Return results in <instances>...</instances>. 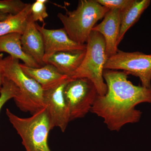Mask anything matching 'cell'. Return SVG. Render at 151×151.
<instances>
[{
	"label": "cell",
	"mask_w": 151,
	"mask_h": 151,
	"mask_svg": "<svg viewBox=\"0 0 151 151\" xmlns=\"http://www.w3.org/2000/svg\"><path fill=\"white\" fill-rule=\"evenodd\" d=\"M27 5L21 0H0V12L9 15L17 14Z\"/></svg>",
	"instance_id": "19"
},
{
	"label": "cell",
	"mask_w": 151,
	"mask_h": 151,
	"mask_svg": "<svg viewBox=\"0 0 151 151\" xmlns=\"http://www.w3.org/2000/svg\"><path fill=\"white\" fill-rule=\"evenodd\" d=\"M21 41L23 50L27 54L41 66L45 65L43 61L45 47L43 37L37 27L36 23L32 20L30 15Z\"/></svg>",
	"instance_id": "11"
},
{
	"label": "cell",
	"mask_w": 151,
	"mask_h": 151,
	"mask_svg": "<svg viewBox=\"0 0 151 151\" xmlns=\"http://www.w3.org/2000/svg\"><path fill=\"white\" fill-rule=\"evenodd\" d=\"M86 48L59 52L52 55L47 64L56 68L60 73L71 78L84 60Z\"/></svg>",
	"instance_id": "12"
},
{
	"label": "cell",
	"mask_w": 151,
	"mask_h": 151,
	"mask_svg": "<svg viewBox=\"0 0 151 151\" xmlns=\"http://www.w3.org/2000/svg\"><path fill=\"white\" fill-rule=\"evenodd\" d=\"M20 66L24 72L37 82L43 90L52 88L70 78L60 73L51 64H46L39 68L28 67L21 63Z\"/></svg>",
	"instance_id": "13"
},
{
	"label": "cell",
	"mask_w": 151,
	"mask_h": 151,
	"mask_svg": "<svg viewBox=\"0 0 151 151\" xmlns=\"http://www.w3.org/2000/svg\"><path fill=\"white\" fill-rule=\"evenodd\" d=\"M86 45L84 60L70 78H88L95 85L98 95L103 96L107 92L103 76L104 66L108 58L105 40L99 32L92 30Z\"/></svg>",
	"instance_id": "5"
},
{
	"label": "cell",
	"mask_w": 151,
	"mask_h": 151,
	"mask_svg": "<svg viewBox=\"0 0 151 151\" xmlns=\"http://www.w3.org/2000/svg\"><path fill=\"white\" fill-rule=\"evenodd\" d=\"M9 15H10L8 14L0 12V21L5 19Z\"/></svg>",
	"instance_id": "22"
},
{
	"label": "cell",
	"mask_w": 151,
	"mask_h": 151,
	"mask_svg": "<svg viewBox=\"0 0 151 151\" xmlns=\"http://www.w3.org/2000/svg\"><path fill=\"white\" fill-rule=\"evenodd\" d=\"M3 54L0 53V91L2 86L3 81L4 78V71L2 67V60H3Z\"/></svg>",
	"instance_id": "21"
},
{
	"label": "cell",
	"mask_w": 151,
	"mask_h": 151,
	"mask_svg": "<svg viewBox=\"0 0 151 151\" xmlns=\"http://www.w3.org/2000/svg\"><path fill=\"white\" fill-rule=\"evenodd\" d=\"M101 5L109 9H118L122 12L132 4L133 0H96Z\"/></svg>",
	"instance_id": "20"
},
{
	"label": "cell",
	"mask_w": 151,
	"mask_h": 151,
	"mask_svg": "<svg viewBox=\"0 0 151 151\" xmlns=\"http://www.w3.org/2000/svg\"><path fill=\"white\" fill-rule=\"evenodd\" d=\"M70 78L56 86L43 90L44 106L46 108L53 127L63 132L70 122V111L64 97V88Z\"/></svg>",
	"instance_id": "8"
},
{
	"label": "cell",
	"mask_w": 151,
	"mask_h": 151,
	"mask_svg": "<svg viewBox=\"0 0 151 151\" xmlns=\"http://www.w3.org/2000/svg\"><path fill=\"white\" fill-rule=\"evenodd\" d=\"M0 111L6 102L12 98L17 97L19 90L14 82L4 77L0 91Z\"/></svg>",
	"instance_id": "17"
},
{
	"label": "cell",
	"mask_w": 151,
	"mask_h": 151,
	"mask_svg": "<svg viewBox=\"0 0 151 151\" xmlns=\"http://www.w3.org/2000/svg\"><path fill=\"white\" fill-rule=\"evenodd\" d=\"M104 69L123 70L128 75L139 77L143 87L151 89V54L119 50L108 58Z\"/></svg>",
	"instance_id": "7"
},
{
	"label": "cell",
	"mask_w": 151,
	"mask_h": 151,
	"mask_svg": "<svg viewBox=\"0 0 151 151\" xmlns=\"http://www.w3.org/2000/svg\"><path fill=\"white\" fill-rule=\"evenodd\" d=\"M47 0H37L31 4L30 16L34 22L40 21L44 24L45 19L48 17L46 4Z\"/></svg>",
	"instance_id": "18"
},
{
	"label": "cell",
	"mask_w": 151,
	"mask_h": 151,
	"mask_svg": "<svg viewBox=\"0 0 151 151\" xmlns=\"http://www.w3.org/2000/svg\"><path fill=\"white\" fill-rule=\"evenodd\" d=\"M36 27L43 39L45 47L43 61L45 64L49 58L56 52L86 48V45L78 44L70 39L63 28L47 29L45 27V24L40 26L37 23Z\"/></svg>",
	"instance_id": "9"
},
{
	"label": "cell",
	"mask_w": 151,
	"mask_h": 151,
	"mask_svg": "<svg viewBox=\"0 0 151 151\" xmlns=\"http://www.w3.org/2000/svg\"><path fill=\"white\" fill-rule=\"evenodd\" d=\"M22 35L12 33L0 37V53L5 52L17 59L21 60L28 67L39 68L41 67L31 57L27 54L22 47Z\"/></svg>",
	"instance_id": "14"
},
{
	"label": "cell",
	"mask_w": 151,
	"mask_h": 151,
	"mask_svg": "<svg viewBox=\"0 0 151 151\" xmlns=\"http://www.w3.org/2000/svg\"><path fill=\"white\" fill-rule=\"evenodd\" d=\"M2 67L4 77L16 85L18 96L14 98L21 111L34 114L44 108L43 89L35 80L22 70L18 59L8 56L3 58Z\"/></svg>",
	"instance_id": "4"
},
{
	"label": "cell",
	"mask_w": 151,
	"mask_h": 151,
	"mask_svg": "<svg viewBox=\"0 0 151 151\" xmlns=\"http://www.w3.org/2000/svg\"><path fill=\"white\" fill-rule=\"evenodd\" d=\"M109 10L96 0H80L76 9L67 10L65 14L59 13L57 17L70 39L84 45L95 24Z\"/></svg>",
	"instance_id": "2"
},
{
	"label": "cell",
	"mask_w": 151,
	"mask_h": 151,
	"mask_svg": "<svg viewBox=\"0 0 151 151\" xmlns=\"http://www.w3.org/2000/svg\"><path fill=\"white\" fill-rule=\"evenodd\" d=\"M121 27V11L111 9L101 23L95 25L92 31L99 32L104 37L108 58L118 52V39Z\"/></svg>",
	"instance_id": "10"
},
{
	"label": "cell",
	"mask_w": 151,
	"mask_h": 151,
	"mask_svg": "<svg viewBox=\"0 0 151 151\" xmlns=\"http://www.w3.org/2000/svg\"><path fill=\"white\" fill-rule=\"evenodd\" d=\"M31 6V4H27L18 14L10 15L5 19L0 21V37L12 33L22 34L27 25Z\"/></svg>",
	"instance_id": "16"
},
{
	"label": "cell",
	"mask_w": 151,
	"mask_h": 151,
	"mask_svg": "<svg viewBox=\"0 0 151 151\" xmlns=\"http://www.w3.org/2000/svg\"><path fill=\"white\" fill-rule=\"evenodd\" d=\"M150 3V0H133L129 7L121 12V27L118 45L122 42L127 31L138 21Z\"/></svg>",
	"instance_id": "15"
},
{
	"label": "cell",
	"mask_w": 151,
	"mask_h": 151,
	"mask_svg": "<svg viewBox=\"0 0 151 151\" xmlns=\"http://www.w3.org/2000/svg\"><path fill=\"white\" fill-rule=\"evenodd\" d=\"M124 71L104 69L103 78L107 92L97 95L90 112L103 119L111 131L119 132L127 124L139 122L142 112L136 106L151 103V89L136 86Z\"/></svg>",
	"instance_id": "1"
},
{
	"label": "cell",
	"mask_w": 151,
	"mask_h": 151,
	"mask_svg": "<svg viewBox=\"0 0 151 151\" xmlns=\"http://www.w3.org/2000/svg\"><path fill=\"white\" fill-rule=\"evenodd\" d=\"M63 92L70 111V121L85 117L90 112L98 95L93 82L85 78H70Z\"/></svg>",
	"instance_id": "6"
},
{
	"label": "cell",
	"mask_w": 151,
	"mask_h": 151,
	"mask_svg": "<svg viewBox=\"0 0 151 151\" xmlns=\"http://www.w3.org/2000/svg\"><path fill=\"white\" fill-rule=\"evenodd\" d=\"M6 114L20 136L26 151H51L47 140L49 132L54 127L45 107L29 118L18 117L8 108Z\"/></svg>",
	"instance_id": "3"
}]
</instances>
